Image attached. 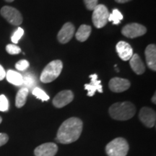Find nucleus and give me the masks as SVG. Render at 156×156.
Masks as SVG:
<instances>
[{
    "instance_id": "f257e3e1",
    "label": "nucleus",
    "mask_w": 156,
    "mask_h": 156,
    "mask_svg": "<svg viewBox=\"0 0 156 156\" xmlns=\"http://www.w3.org/2000/svg\"><path fill=\"white\" fill-rule=\"evenodd\" d=\"M83 123L81 119L72 117L62 123L56 134V140L62 144H70L77 141L83 132Z\"/></svg>"
},
{
    "instance_id": "f03ea898",
    "label": "nucleus",
    "mask_w": 156,
    "mask_h": 156,
    "mask_svg": "<svg viewBox=\"0 0 156 156\" xmlns=\"http://www.w3.org/2000/svg\"><path fill=\"white\" fill-rule=\"evenodd\" d=\"M109 114L115 120L126 121L132 118L136 113L133 103L129 101L115 103L109 108Z\"/></svg>"
},
{
    "instance_id": "7ed1b4c3",
    "label": "nucleus",
    "mask_w": 156,
    "mask_h": 156,
    "mask_svg": "<svg viewBox=\"0 0 156 156\" xmlns=\"http://www.w3.org/2000/svg\"><path fill=\"white\" fill-rule=\"evenodd\" d=\"M129 146L124 138L117 137L107 144L106 153L108 156H126Z\"/></svg>"
},
{
    "instance_id": "20e7f679",
    "label": "nucleus",
    "mask_w": 156,
    "mask_h": 156,
    "mask_svg": "<svg viewBox=\"0 0 156 156\" xmlns=\"http://www.w3.org/2000/svg\"><path fill=\"white\" fill-rule=\"evenodd\" d=\"M62 67L63 64L60 60H54L51 62L42 71L40 77L41 81L44 83H48L55 80L61 74Z\"/></svg>"
},
{
    "instance_id": "39448f33",
    "label": "nucleus",
    "mask_w": 156,
    "mask_h": 156,
    "mask_svg": "<svg viewBox=\"0 0 156 156\" xmlns=\"http://www.w3.org/2000/svg\"><path fill=\"white\" fill-rule=\"evenodd\" d=\"M109 12L108 9L105 5H98L93 9L92 20L93 25L97 28L104 27L108 22Z\"/></svg>"
},
{
    "instance_id": "423d86ee",
    "label": "nucleus",
    "mask_w": 156,
    "mask_h": 156,
    "mask_svg": "<svg viewBox=\"0 0 156 156\" xmlns=\"http://www.w3.org/2000/svg\"><path fill=\"white\" fill-rule=\"evenodd\" d=\"M1 15L7 22L13 25H20L23 23V16L21 13L14 7L5 6L0 10Z\"/></svg>"
},
{
    "instance_id": "0eeeda50",
    "label": "nucleus",
    "mask_w": 156,
    "mask_h": 156,
    "mask_svg": "<svg viewBox=\"0 0 156 156\" xmlns=\"http://www.w3.org/2000/svg\"><path fill=\"white\" fill-rule=\"evenodd\" d=\"M147 29L144 25L138 23H130L122 28V33L124 36L129 38H134L145 35Z\"/></svg>"
},
{
    "instance_id": "6e6552de",
    "label": "nucleus",
    "mask_w": 156,
    "mask_h": 156,
    "mask_svg": "<svg viewBox=\"0 0 156 156\" xmlns=\"http://www.w3.org/2000/svg\"><path fill=\"white\" fill-rule=\"evenodd\" d=\"M139 118L144 125L148 128H152L155 126L156 122L155 112L148 107H143L140 110Z\"/></svg>"
},
{
    "instance_id": "1a4fd4ad",
    "label": "nucleus",
    "mask_w": 156,
    "mask_h": 156,
    "mask_svg": "<svg viewBox=\"0 0 156 156\" xmlns=\"http://www.w3.org/2000/svg\"><path fill=\"white\" fill-rule=\"evenodd\" d=\"M74 94L71 90H62L59 92L53 99V105L56 108H60L67 106L73 101Z\"/></svg>"
},
{
    "instance_id": "9d476101",
    "label": "nucleus",
    "mask_w": 156,
    "mask_h": 156,
    "mask_svg": "<svg viewBox=\"0 0 156 156\" xmlns=\"http://www.w3.org/2000/svg\"><path fill=\"white\" fill-rule=\"evenodd\" d=\"M58 151V146L54 142H46L34 150L36 156H54Z\"/></svg>"
},
{
    "instance_id": "9b49d317",
    "label": "nucleus",
    "mask_w": 156,
    "mask_h": 156,
    "mask_svg": "<svg viewBox=\"0 0 156 156\" xmlns=\"http://www.w3.org/2000/svg\"><path fill=\"white\" fill-rule=\"evenodd\" d=\"M109 88L114 93H122L129 88L130 82L120 77L112 78L108 83Z\"/></svg>"
},
{
    "instance_id": "f8f14e48",
    "label": "nucleus",
    "mask_w": 156,
    "mask_h": 156,
    "mask_svg": "<svg viewBox=\"0 0 156 156\" xmlns=\"http://www.w3.org/2000/svg\"><path fill=\"white\" fill-rule=\"evenodd\" d=\"M75 30V26L71 23H65L57 35L58 41L63 44L69 42L73 38Z\"/></svg>"
},
{
    "instance_id": "ddd939ff",
    "label": "nucleus",
    "mask_w": 156,
    "mask_h": 156,
    "mask_svg": "<svg viewBox=\"0 0 156 156\" xmlns=\"http://www.w3.org/2000/svg\"><path fill=\"white\" fill-rule=\"evenodd\" d=\"M116 51L119 57L124 61H129L133 56V49L128 43L119 41L116 44Z\"/></svg>"
},
{
    "instance_id": "4468645a",
    "label": "nucleus",
    "mask_w": 156,
    "mask_h": 156,
    "mask_svg": "<svg viewBox=\"0 0 156 156\" xmlns=\"http://www.w3.org/2000/svg\"><path fill=\"white\" fill-rule=\"evenodd\" d=\"M91 81L89 84H85V89L87 90V95L88 96H93L95 91H98L99 93H103L102 85H101V81L98 80V75L96 74L90 75Z\"/></svg>"
},
{
    "instance_id": "2eb2a0df",
    "label": "nucleus",
    "mask_w": 156,
    "mask_h": 156,
    "mask_svg": "<svg viewBox=\"0 0 156 156\" xmlns=\"http://www.w3.org/2000/svg\"><path fill=\"white\" fill-rule=\"evenodd\" d=\"M145 58L147 67L150 69L156 70V46L155 44H150L146 47Z\"/></svg>"
},
{
    "instance_id": "dca6fc26",
    "label": "nucleus",
    "mask_w": 156,
    "mask_h": 156,
    "mask_svg": "<svg viewBox=\"0 0 156 156\" xmlns=\"http://www.w3.org/2000/svg\"><path fill=\"white\" fill-rule=\"evenodd\" d=\"M129 64L132 69L136 75H142L145 73V66L137 54H133L129 59Z\"/></svg>"
},
{
    "instance_id": "f3484780",
    "label": "nucleus",
    "mask_w": 156,
    "mask_h": 156,
    "mask_svg": "<svg viewBox=\"0 0 156 156\" xmlns=\"http://www.w3.org/2000/svg\"><path fill=\"white\" fill-rule=\"evenodd\" d=\"M5 77L7 78V80L9 83L16 85V86H22L23 83V77L20 73L10 69L8 70L7 73H6Z\"/></svg>"
},
{
    "instance_id": "a211bd4d",
    "label": "nucleus",
    "mask_w": 156,
    "mask_h": 156,
    "mask_svg": "<svg viewBox=\"0 0 156 156\" xmlns=\"http://www.w3.org/2000/svg\"><path fill=\"white\" fill-rule=\"evenodd\" d=\"M91 33V27L87 25H80L76 33V38L80 42H84L89 38Z\"/></svg>"
},
{
    "instance_id": "6ab92c4d",
    "label": "nucleus",
    "mask_w": 156,
    "mask_h": 156,
    "mask_svg": "<svg viewBox=\"0 0 156 156\" xmlns=\"http://www.w3.org/2000/svg\"><path fill=\"white\" fill-rule=\"evenodd\" d=\"M28 93L29 90L26 87H22L17 92L15 98V106L17 108H21L25 104Z\"/></svg>"
},
{
    "instance_id": "aec40b11",
    "label": "nucleus",
    "mask_w": 156,
    "mask_h": 156,
    "mask_svg": "<svg viewBox=\"0 0 156 156\" xmlns=\"http://www.w3.org/2000/svg\"><path fill=\"white\" fill-rule=\"evenodd\" d=\"M23 77V83L22 86L23 87H26V88L29 89H34L36 87V85H37V80L36 77L34 74L28 73H26Z\"/></svg>"
},
{
    "instance_id": "412c9836",
    "label": "nucleus",
    "mask_w": 156,
    "mask_h": 156,
    "mask_svg": "<svg viewBox=\"0 0 156 156\" xmlns=\"http://www.w3.org/2000/svg\"><path fill=\"white\" fill-rule=\"evenodd\" d=\"M123 19V15L118 9H115L113 10L112 14H109L108 21L113 22L114 25H118L121 23V20Z\"/></svg>"
},
{
    "instance_id": "4be33fe9",
    "label": "nucleus",
    "mask_w": 156,
    "mask_h": 156,
    "mask_svg": "<svg viewBox=\"0 0 156 156\" xmlns=\"http://www.w3.org/2000/svg\"><path fill=\"white\" fill-rule=\"evenodd\" d=\"M32 93L33 95H35V96L37 98L41 99L42 101H47L49 100L50 98L49 96H48L42 89H41L40 87H34V88L33 89Z\"/></svg>"
},
{
    "instance_id": "5701e85b",
    "label": "nucleus",
    "mask_w": 156,
    "mask_h": 156,
    "mask_svg": "<svg viewBox=\"0 0 156 156\" xmlns=\"http://www.w3.org/2000/svg\"><path fill=\"white\" fill-rule=\"evenodd\" d=\"M6 51L9 54L11 55H16L21 52V49L19 46L15 44H8L6 46Z\"/></svg>"
},
{
    "instance_id": "b1692460",
    "label": "nucleus",
    "mask_w": 156,
    "mask_h": 156,
    "mask_svg": "<svg viewBox=\"0 0 156 156\" xmlns=\"http://www.w3.org/2000/svg\"><path fill=\"white\" fill-rule=\"evenodd\" d=\"M23 34H24V30L21 28H17V30L14 33V34L12 35V36L11 38V40L13 44H17L20 41V39L23 37Z\"/></svg>"
},
{
    "instance_id": "393cba45",
    "label": "nucleus",
    "mask_w": 156,
    "mask_h": 156,
    "mask_svg": "<svg viewBox=\"0 0 156 156\" xmlns=\"http://www.w3.org/2000/svg\"><path fill=\"white\" fill-rule=\"evenodd\" d=\"M9 108V102L5 95H0V111L1 112H7Z\"/></svg>"
},
{
    "instance_id": "a878e982",
    "label": "nucleus",
    "mask_w": 156,
    "mask_h": 156,
    "mask_svg": "<svg viewBox=\"0 0 156 156\" xmlns=\"http://www.w3.org/2000/svg\"><path fill=\"white\" fill-rule=\"evenodd\" d=\"M30 66L29 62L25 59L20 60L19 62H17L16 64H15V67L17 69L20 70V71H25Z\"/></svg>"
},
{
    "instance_id": "bb28decb",
    "label": "nucleus",
    "mask_w": 156,
    "mask_h": 156,
    "mask_svg": "<svg viewBox=\"0 0 156 156\" xmlns=\"http://www.w3.org/2000/svg\"><path fill=\"white\" fill-rule=\"evenodd\" d=\"M85 7L88 10H93L98 5V0H83Z\"/></svg>"
},
{
    "instance_id": "cd10ccee",
    "label": "nucleus",
    "mask_w": 156,
    "mask_h": 156,
    "mask_svg": "<svg viewBox=\"0 0 156 156\" xmlns=\"http://www.w3.org/2000/svg\"><path fill=\"white\" fill-rule=\"evenodd\" d=\"M9 140V136L5 133H0V147L5 145Z\"/></svg>"
},
{
    "instance_id": "c85d7f7f",
    "label": "nucleus",
    "mask_w": 156,
    "mask_h": 156,
    "mask_svg": "<svg viewBox=\"0 0 156 156\" xmlns=\"http://www.w3.org/2000/svg\"><path fill=\"white\" fill-rule=\"evenodd\" d=\"M6 77V72L2 66L0 64V81L2 80Z\"/></svg>"
},
{
    "instance_id": "c756f323",
    "label": "nucleus",
    "mask_w": 156,
    "mask_h": 156,
    "mask_svg": "<svg viewBox=\"0 0 156 156\" xmlns=\"http://www.w3.org/2000/svg\"><path fill=\"white\" fill-rule=\"evenodd\" d=\"M115 1L118 3H126V2H128L131 1V0H115Z\"/></svg>"
},
{
    "instance_id": "7c9ffc66",
    "label": "nucleus",
    "mask_w": 156,
    "mask_h": 156,
    "mask_svg": "<svg viewBox=\"0 0 156 156\" xmlns=\"http://www.w3.org/2000/svg\"><path fill=\"white\" fill-rule=\"evenodd\" d=\"M155 98H156V95H155V94H154L153 97L152 98V101H153V103H156V100H155Z\"/></svg>"
},
{
    "instance_id": "2f4dec72",
    "label": "nucleus",
    "mask_w": 156,
    "mask_h": 156,
    "mask_svg": "<svg viewBox=\"0 0 156 156\" xmlns=\"http://www.w3.org/2000/svg\"><path fill=\"white\" fill-rule=\"evenodd\" d=\"M5 1L7 2H12L15 1V0H5Z\"/></svg>"
},
{
    "instance_id": "473e14b6",
    "label": "nucleus",
    "mask_w": 156,
    "mask_h": 156,
    "mask_svg": "<svg viewBox=\"0 0 156 156\" xmlns=\"http://www.w3.org/2000/svg\"><path fill=\"white\" fill-rule=\"evenodd\" d=\"M2 122V117L0 116V124H1Z\"/></svg>"
}]
</instances>
